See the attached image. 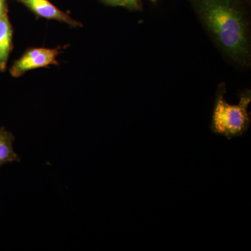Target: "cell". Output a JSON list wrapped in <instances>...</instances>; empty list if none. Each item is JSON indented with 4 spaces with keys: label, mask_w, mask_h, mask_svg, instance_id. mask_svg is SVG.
<instances>
[{
    "label": "cell",
    "mask_w": 251,
    "mask_h": 251,
    "mask_svg": "<svg viewBox=\"0 0 251 251\" xmlns=\"http://www.w3.org/2000/svg\"><path fill=\"white\" fill-rule=\"evenodd\" d=\"M28 9L37 16L46 19L55 20L67 23L73 27L80 26V23L71 18L69 15L61 11L49 0H19Z\"/></svg>",
    "instance_id": "cell-4"
},
{
    "label": "cell",
    "mask_w": 251,
    "mask_h": 251,
    "mask_svg": "<svg viewBox=\"0 0 251 251\" xmlns=\"http://www.w3.org/2000/svg\"><path fill=\"white\" fill-rule=\"evenodd\" d=\"M226 92L225 84L219 85L216 91L210 128L213 133L231 140L242 136L250 128L251 113L248 108L251 101V90L243 92L237 105L227 103L224 99Z\"/></svg>",
    "instance_id": "cell-2"
},
{
    "label": "cell",
    "mask_w": 251,
    "mask_h": 251,
    "mask_svg": "<svg viewBox=\"0 0 251 251\" xmlns=\"http://www.w3.org/2000/svg\"><path fill=\"white\" fill-rule=\"evenodd\" d=\"M221 52L241 67L251 63V24L244 0H189Z\"/></svg>",
    "instance_id": "cell-1"
},
{
    "label": "cell",
    "mask_w": 251,
    "mask_h": 251,
    "mask_svg": "<svg viewBox=\"0 0 251 251\" xmlns=\"http://www.w3.org/2000/svg\"><path fill=\"white\" fill-rule=\"evenodd\" d=\"M105 4L112 6H124L122 0H102Z\"/></svg>",
    "instance_id": "cell-9"
},
{
    "label": "cell",
    "mask_w": 251,
    "mask_h": 251,
    "mask_svg": "<svg viewBox=\"0 0 251 251\" xmlns=\"http://www.w3.org/2000/svg\"><path fill=\"white\" fill-rule=\"evenodd\" d=\"M7 4L6 0H0V18L7 14Z\"/></svg>",
    "instance_id": "cell-8"
},
{
    "label": "cell",
    "mask_w": 251,
    "mask_h": 251,
    "mask_svg": "<svg viewBox=\"0 0 251 251\" xmlns=\"http://www.w3.org/2000/svg\"><path fill=\"white\" fill-rule=\"evenodd\" d=\"M13 29L7 14L0 18V72L6 69L13 49Z\"/></svg>",
    "instance_id": "cell-5"
},
{
    "label": "cell",
    "mask_w": 251,
    "mask_h": 251,
    "mask_svg": "<svg viewBox=\"0 0 251 251\" xmlns=\"http://www.w3.org/2000/svg\"><path fill=\"white\" fill-rule=\"evenodd\" d=\"M124 7L127 8L131 11H138L141 9L140 0H122Z\"/></svg>",
    "instance_id": "cell-7"
},
{
    "label": "cell",
    "mask_w": 251,
    "mask_h": 251,
    "mask_svg": "<svg viewBox=\"0 0 251 251\" xmlns=\"http://www.w3.org/2000/svg\"><path fill=\"white\" fill-rule=\"evenodd\" d=\"M59 54L58 49H49L45 48H36L29 50L22 57L14 62L10 73L12 76L18 77L25 73L48 67L49 65L58 64L56 57Z\"/></svg>",
    "instance_id": "cell-3"
},
{
    "label": "cell",
    "mask_w": 251,
    "mask_h": 251,
    "mask_svg": "<svg viewBox=\"0 0 251 251\" xmlns=\"http://www.w3.org/2000/svg\"><path fill=\"white\" fill-rule=\"evenodd\" d=\"M150 1H151V2L156 3L158 0H150Z\"/></svg>",
    "instance_id": "cell-10"
},
{
    "label": "cell",
    "mask_w": 251,
    "mask_h": 251,
    "mask_svg": "<svg viewBox=\"0 0 251 251\" xmlns=\"http://www.w3.org/2000/svg\"><path fill=\"white\" fill-rule=\"evenodd\" d=\"M15 136L11 132L5 129L4 127L0 128V167L12 162H21L18 156L13 148Z\"/></svg>",
    "instance_id": "cell-6"
}]
</instances>
